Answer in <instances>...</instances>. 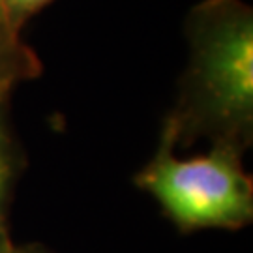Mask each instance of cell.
Returning a JSON list of instances; mask_svg holds the SVG:
<instances>
[{
	"label": "cell",
	"mask_w": 253,
	"mask_h": 253,
	"mask_svg": "<svg viewBox=\"0 0 253 253\" xmlns=\"http://www.w3.org/2000/svg\"><path fill=\"white\" fill-rule=\"evenodd\" d=\"M190 68L169 115L176 137L244 150L253 129V15L240 0H205L188 19Z\"/></svg>",
	"instance_id": "6da1fadb"
},
{
	"label": "cell",
	"mask_w": 253,
	"mask_h": 253,
	"mask_svg": "<svg viewBox=\"0 0 253 253\" xmlns=\"http://www.w3.org/2000/svg\"><path fill=\"white\" fill-rule=\"evenodd\" d=\"M176 129L167 120L162 141L137 174V186L148 191L184 231L223 227L236 229L253 217V184L233 145L216 143L207 156L178 160Z\"/></svg>",
	"instance_id": "7a4b0ae2"
},
{
	"label": "cell",
	"mask_w": 253,
	"mask_h": 253,
	"mask_svg": "<svg viewBox=\"0 0 253 253\" xmlns=\"http://www.w3.org/2000/svg\"><path fill=\"white\" fill-rule=\"evenodd\" d=\"M21 32L23 28L9 19L0 0V109H6L9 94L17 86L42 73L36 51L23 40Z\"/></svg>",
	"instance_id": "3957f363"
},
{
	"label": "cell",
	"mask_w": 253,
	"mask_h": 253,
	"mask_svg": "<svg viewBox=\"0 0 253 253\" xmlns=\"http://www.w3.org/2000/svg\"><path fill=\"white\" fill-rule=\"evenodd\" d=\"M13 171H15V156H13L8 129L4 124V109H0V240H4L2 217H4V207H6V197L13 178Z\"/></svg>",
	"instance_id": "277c9868"
},
{
	"label": "cell",
	"mask_w": 253,
	"mask_h": 253,
	"mask_svg": "<svg viewBox=\"0 0 253 253\" xmlns=\"http://www.w3.org/2000/svg\"><path fill=\"white\" fill-rule=\"evenodd\" d=\"M51 0H2L4 8L8 11L9 19L17 25V27H25L28 17H32L36 11L47 6Z\"/></svg>",
	"instance_id": "5b68a950"
},
{
	"label": "cell",
	"mask_w": 253,
	"mask_h": 253,
	"mask_svg": "<svg viewBox=\"0 0 253 253\" xmlns=\"http://www.w3.org/2000/svg\"><path fill=\"white\" fill-rule=\"evenodd\" d=\"M0 253H13L11 250H9L8 242H6V238L4 240H0Z\"/></svg>",
	"instance_id": "8992f818"
}]
</instances>
